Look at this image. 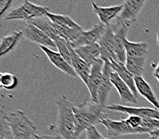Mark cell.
Listing matches in <instances>:
<instances>
[{
  "label": "cell",
  "instance_id": "cell-11",
  "mask_svg": "<svg viewBox=\"0 0 159 139\" xmlns=\"http://www.w3.org/2000/svg\"><path fill=\"white\" fill-rule=\"evenodd\" d=\"M22 31L24 38L31 43L39 45L40 47L43 46V47H48L50 49L56 47L54 42L51 38H49L44 32L31 23H27Z\"/></svg>",
  "mask_w": 159,
  "mask_h": 139
},
{
  "label": "cell",
  "instance_id": "cell-20",
  "mask_svg": "<svg viewBox=\"0 0 159 139\" xmlns=\"http://www.w3.org/2000/svg\"><path fill=\"white\" fill-rule=\"evenodd\" d=\"M74 51L83 60L90 65H92L94 61L101 57L100 46L98 43L78 47L76 49H74Z\"/></svg>",
  "mask_w": 159,
  "mask_h": 139
},
{
  "label": "cell",
  "instance_id": "cell-14",
  "mask_svg": "<svg viewBox=\"0 0 159 139\" xmlns=\"http://www.w3.org/2000/svg\"><path fill=\"white\" fill-rule=\"evenodd\" d=\"M40 49L44 52V54L48 58L49 61L57 69H58L59 70L63 72L64 74H67V75L72 76V77H76L77 74L75 73L73 66H71L69 62H66L59 53L55 52V51H52V50L48 48V47H43V46L40 47Z\"/></svg>",
  "mask_w": 159,
  "mask_h": 139
},
{
  "label": "cell",
  "instance_id": "cell-32",
  "mask_svg": "<svg viewBox=\"0 0 159 139\" xmlns=\"http://www.w3.org/2000/svg\"><path fill=\"white\" fill-rule=\"evenodd\" d=\"M153 77L155 78L159 83V63L157 67H156V69L154 70V71L153 72Z\"/></svg>",
  "mask_w": 159,
  "mask_h": 139
},
{
  "label": "cell",
  "instance_id": "cell-29",
  "mask_svg": "<svg viewBox=\"0 0 159 139\" xmlns=\"http://www.w3.org/2000/svg\"><path fill=\"white\" fill-rule=\"evenodd\" d=\"M86 139H107L105 138L96 129L95 126H90L86 130Z\"/></svg>",
  "mask_w": 159,
  "mask_h": 139
},
{
  "label": "cell",
  "instance_id": "cell-5",
  "mask_svg": "<svg viewBox=\"0 0 159 139\" xmlns=\"http://www.w3.org/2000/svg\"><path fill=\"white\" fill-rule=\"evenodd\" d=\"M101 124L106 128L107 134L111 137H118L127 134L150 133V131L145 128H134L131 126L125 119L115 121L107 118L102 120Z\"/></svg>",
  "mask_w": 159,
  "mask_h": 139
},
{
  "label": "cell",
  "instance_id": "cell-15",
  "mask_svg": "<svg viewBox=\"0 0 159 139\" xmlns=\"http://www.w3.org/2000/svg\"><path fill=\"white\" fill-rule=\"evenodd\" d=\"M92 7L94 13L99 18L100 22L106 26H108L114 18H117L118 15H120L123 6L118 5L112 7H99L96 5L95 2H92Z\"/></svg>",
  "mask_w": 159,
  "mask_h": 139
},
{
  "label": "cell",
  "instance_id": "cell-30",
  "mask_svg": "<svg viewBox=\"0 0 159 139\" xmlns=\"http://www.w3.org/2000/svg\"><path fill=\"white\" fill-rule=\"evenodd\" d=\"M13 0H0V15H4V13L10 7Z\"/></svg>",
  "mask_w": 159,
  "mask_h": 139
},
{
  "label": "cell",
  "instance_id": "cell-18",
  "mask_svg": "<svg viewBox=\"0 0 159 139\" xmlns=\"http://www.w3.org/2000/svg\"><path fill=\"white\" fill-rule=\"evenodd\" d=\"M134 80L139 94L159 110V101L154 91L151 88V86L142 76H135Z\"/></svg>",
  "mask_w": 159,
  "mask_h": 139
},
{
  "label": "cell",
  "instance_id": "cell-21",
  "mask_svg": "<svg viewBox=\"0 0 159 139\" xmlns=\"http://www.w3.org/2000/svg\"><path fill=\"white\" fill-rule=\"evenodd\" d=\"M125 48L126 57L131 58H146L148 55V45L146 42L133 43L125 39Z\"/></svg>",
  "mask_w": 159,
  "mask_h": 139
},
{
  "label": "cell",
  "instance_id": "cell-22",
  "mask_svg": "<svg viewBox=\"0 0 159 139\" xmlns=\"http://www.w3.org/2000/svg\"><path fill=\"white\" fill-rule=\"evenodd\" d=\"M23 36V31L19 30V31H14L11 34L2 37L0 43L1 56H3L8 54L10 51H11Z\"/></svg>",
  "mask_w": 159,
  "mask_h": 139
},
{
  "label": "cell",
  "instance_id": "cell-9",
  "mask_svg": "<svg viewBox=\"0 0 159 139\" xmlns=\"http://www.w3.org/2000/svg\"><path fill=\"white\" fill-rule=\"evenodd\" d=\"M107 26L103 23H100L98 24L94 25L90 30H83L81 32L80 35L75 42L70 43V46L73 49H76L78 47H83V46L90 45L92 43H95L100 40L102 34L105 32Z\"/></svg>",
  "mask_w": 159,
  "mask_h": 139
},
{
  "label": "cell",
  "instance_id": "cell-8",
  "mask_svg": "<svg viewBox=\"0 0 159 139\" xmlns=\"http://www.w3.org/2000/svg\"><path fill=\"white\" fill-rule=\"evenodd\" d=\"M101 50V57L103 61L113 62L116 61V54H115V43H114V34L111 25L107 26L105 32L102 34V38L98 41Z\"/></svg>",
  "mask_w": 159,
  "mask_h": 139
},
{
  "label": "cell",
  "instance_id": "cell-10",
  "mask_svg": "<svg viewBox=\"0 0 159 139\" xmlns=\"http://www.w3.org/2000/svg\"><path fill=\"white\" fill-rule=\"evenodd\" d=\"M106 109L114 112L126 114L128 115H135L143 119H154L159 120V110L157 109H151L148 107H134V106H125L119 104H113L107 105Z\"/></svg>",
  "mask_w": 159,
  "mask_h": 139
},
{
  "label": "cell",
  "instance_id": "cell-19",
  "mask_svg": "<svg viewBox=\"0 0 159 139\" xmlns=\"http://www.w3.org/2000/svg\"><path fill=\"white\" fill-rule=\"evenodd\" d=\"M111 64L114 71L116 72L118 76L122 79V81L126 83V85L130 88L133 94H134V96L138 99L139 94L138 92V90H137L136 84H135V76L130 71L128 70L125 64L122 63V62L113 61V62H111Z\"/></svg>",
  "mask_w": 159,
  "mask_h": 139
},
{
  "label": "cell",
  "instance_id": "cell-26",
  "mask_svg": "<svg viewBox=\"0 0 159 139\" xmlns=\"http://www.w3.org/2000/svg\"><path fill=\"white\" fill-rule=\"evenodd\" d=\"M58 48V53L62 55V58L71 65V54L70 51V44L64 38H59L57 41L54 42ZM72 66V65H71Z\"/></svg>",
  "mask_w": 159,
  "mask_h": 139
},
{
  "label": "cell",
  "instance_id": "cell-7",
  "mask_svg": "<svg viewBox=\"0 0 159 139\" xmlns=\"http://www.w3.org/2000/svg\"><path fill=\"white\" fill-rule=\"evenodd\" d=\"M104 65H105V61H103L101 58L94 61V63L91 65L88 84L86 86L90 94L91 101L95 103H98V95L102 81Z\"/></svg>",
  "mask_w": 159,
  "mask_h": 139
},
{
  "label": "cell",
  "instance_id": "cell-24",
  "mask_svg": "<svg viewBox=\"0 0 159 139\" xmlns=\"http://www.w3.org/2000/svg\"><path fill=\"white\" fill-rule=\"evenodd\" d=\"M29 23H31L34 26H35L36 27H38L39 29L42 30L43 32H44L49 38H51V39L54 42L57 41L59 38L57 33V31L55 30L54 27L53 26L52 23H51V20H47L45 19H39V18H37V19H34L32 20L29 21Z\"/></svg>",
  "mask_w": 159,
  "mask_h": 139
},
{
  "label": "cell",
  "instance_id": "cell-4",
  "mask_svg": "<svg viewBox=\"0 0 159 139\" xmlns=\"http://www.w3.org/2000/svg\"><path fill=\"white\" fill-rule=\"evenodd\" d=\"M47 7L36 5L29 0H23L22 4L8 12L4 20L30 21L34 19L46 15L48 12Z\"/></svg>",
  "mask_w": 159,
  "mask_h": 139
},
{
  "label": "cell",
  "instance_id": "cell-34",
  "mask_svg": "<svg viewBox=\"0 0 159 139\" xmlns=\"http://www.w3.org/2000/svg\"><path fill=\"white\" fill-rule=\"evenodd\" d=\"M157 46L159 47V30L157 34Z\"/></svg>",
  "mask_w": 159,
  "mask_h": 139
},
{
  "label": "cell",
  "instance_id": "cell-13",
  "mask_svg": "<svg viewBox=\"0 0 159 139\" xmlns=\"http://www.w3.org/2000/svg\"><path fill=\"white\" fill-rule=\"evenodd\" d=\"M146 2V0H124L123 8L118 17L130 23H134L137 20Z\"/></svg>",
  "mask_w": 159,
  "mask_h": 139
},
{
  "label": "cell",
  "instance_id": "cell-27",
  "mask_svg": "<svg viewBox=\"0 0 159 139\" xmlns=\"http://www.w3.org/2000/svg\"><path fill=\"white\" fill-rule=\"evenodd\" d=\"M18 78L12 74L6 73L1 74L0 77V84L2 88L6 90H13L18 86Z\"/></svg>",
  "mask_w": 159,
  "mask_h": 139
},
{
  "label": "cell",
  "instance_id": "cell-2",
  "mask_svg": "<svg viewBox=\"0 0 159 139\" xmlns=\"http://www.w3.org/2000/svg\"><path fill=\"white\" fill-rule=\"evenodd\" d=\"M55 104L57 105L56 130L58 135L63 139H73L75 130L74 104L67 99L65 95H62Z\"/></svg>",
  "mask_w": 159,
  "mask_h": 139
},
{
  "label": "cell",
  "instance_id": "cell-31",
  "mask_svg": "<svg viewBox=\"0 0 159 139\" xmlns=\"http://www.w3.org/2000/svg\"><path fill=\"white\" fill-rule=\"evenodd\" d=\"M39 139H63L60 135L52 136V135H40L39 136Z\"/></svg>",
  "mask_w": 159,
  "mask_h": 139
},
{
  "label": "cell",
  "instance_id": "cell-25",
  "mask_svg": "<svg viewBox=\"0 0 159 139\" xmlns=\"http://www.w3.org/2000/svg\"><path fill=\"white\" fill-rule=\"evenodd\" d=\"M146 62V58H131L126 57L125 66L129 71L134 76H142L144 72L145 65Z\"/></svg>",
  "mask_w": 159,
  "mask_h": 139
},
{
  "label": "cell",
  "instance_id": "cell-16",
  "mask_svg": "<svg viewBox=\"0 0 159 139\" xmlns=\"http://www.w3.org/2000/svg\"><path fill=\"white\" fill-rule=\"evenodd\" d=\"M111 82L114 88L118 91L122 101L132 104H136L138 102L132 90L125 82L122 81V79L118 76L116 72L113 71L111 74Z\"/></svg>",
  "mask_w": 159,
  "mask_h": 139
},
{
  "label": "cell",
  "instance_id": "cell-3",
  "mask_svg": "<svg viewBox=\"0 0 159 139\" xmlns=\"http://www.w3.org/2000/svg\"><path fill=\"white\" fill-rule=\"evenodd\" d=\"M3 111V110H2ZM14 139H34L37 127L22 110L4 113Z\"/></svg>",
  "mask_w": 159,
  "mask_h": 139
},
{
  "label": "cell",
  "instance_id": "cell-1",
  "mask_svg": "<svg viewBox=\"0 0 159 139\" xmlns=\"http://www.w3.org/2000/svg\"><path fill=\"white\" fill-rule=\"evenodd\" d=\"M106 106L107 105H100L92 101H84L74 105L75 130L73 139L79 138L81 133L90 126L101 124L102 120L107 119Z\"/></svg>",
  "mask_w": 159,
  "mask_h": 139
},
{
  "label": "cell",
  "instance_id": "cell-28",
  "mask_svg": "<svg viewBox=\"0 0 159 139\" xmlns=\"http://www.w3.org/2000/svg\"><path fill=\"white\" fill-rule=\"evenodd\" d=\"M0 139H14L7 122L5 119L3 111L1 110L0 117Z\"/></svg>",
  "mask_w": 159,
  "mask_h": 139
},
{
  "label": "cell",
  "instance_id": "cell-35",
  "mask_svg": "<svg viewBox=\"0 0 159 139\" xmlns=\"http://www.w3.org/2000/svg\"><path fill=\"white\" fill-rule=\"evenodd\" d=\"M146 139H159L158 137H154V136H150V137H148V138H146Z\"/></svg>",
  "mask_w": 159,
  "mask_h": 139
},
{
  "label": "cell",
  "instance_id": "cell-36",
  "mask_svg": "<svg viewBox=\"0 0 159 139\" xmlns=\"http://www.w3.org/2000/svg\"><path fill=\"white\" fill-rule=\"evenodd\" d=\"M34 139H39V135H37V134H36V135L34 136Z\"/></svg>",
  "mask_w": 159,
  "mask_h": 139
},
{
  "label": "cell",
  "instance_id": "cell-17",
  "mask_svg": "<svg viewBox=\"0 0 159 139\" xmlns=\"http://www.w3.org/2000/svg\"><path fill=\"white\" fill-rule=\"evenodd\" d=\"M70 51L71 54V65L73 66L77 76H79L81 80L84 83V84L87 86L90 70H91V65L86 63L84 60H83L75 52L74 49L70 46Z\"/></svg>",
  "mask_w": 159,
  "mask_h": 139
},
{
  "label": "cell",
  "instance_id": "cell-12",
  "mask_svg": "<svg viewBox=\"0 0 159 139\" xmlns=\"http://www.w3.org/2000/svg\"><path fill=\"white\" fill-rule=\"evenodd\" d=\"M114 71L111 62L106 61L104 68H103V77L98 90V103L100 105H106L107 99H108L110 93H111L112 87H114L111 82V74Z\"/></svg>",
  "mask_w": 159,
  "mask_h": 139
},
{
  "label": "cell",
  "instance_id": "cell-33",
  "mask_svg": "<svg viewBox=\"0 0 159 139\" xmlns=\"http://www.w3.org/2000/svg\"><path fill=\"white\" fill-rule=\"evenodd\" d=\"M149 135L154 136V137H158V138H159V130H155V131L151 132V133H150V134H149Z\"/></svg>",
  "mask_w": 159,
  "mask_h": 139
},
{
  "label": "cell",
  "instance_id": "cell-23",
  "mask_svg": "<svg viewBox=\"0 0 159 139\" xmlns=\"http://www.w3.org/2000/svg\"><path fill=\"white\" fill-rule=\"evenodd\" d=\"M49 20H51L54 24H57L58 26H63V27H68V28L75 29V30H83V27L79 25L77 23H75L73 19L69 17L68 15H58V14L51 13L47 12L46 15Z\"/></svg>",
  "mask_w": 159,
  "mask_h": 139
},
{
  "label": "cell",
  "instance_id": "cell-6",
  "mask_svg": "<svg viewBox=\"0 0 159 139\" xmlns=\"http://www.w3.org/2000/svg\"><path fill=\"white\" fill-rule=\"evenodd\" d=\"M116 19V22L113 24H111L114 34L115 54H116L118 62L125 64L126 61L125 41L126 39L125 37H126L131 23L126 21L122 20L118 17H117Z\"/></svg>",
  "mask_w": 159,
  "mask_h": 139
}]
</instances>
